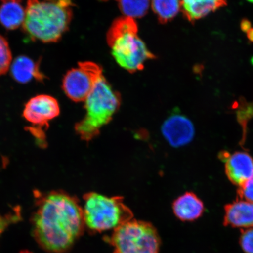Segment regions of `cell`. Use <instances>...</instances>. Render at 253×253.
Listing matches in <instances>:
<instances>
[{
	"mask_svg": "<svg viewBox=\"0 0 253 253\" xmlns=\"http://www.w3.org/2000/svg\"><path fill=\"white\" fill-rule=\"evenodd\" d=\"M33 223L34 236L42 248L65 252L83 232V209L75 197L53 192L41 198Z\"/></svg>",
	"mask_w": 253,
	"mask_h": 253,
	"instance_id": "obj_1",
	"label": "cell"
},
{
	"mask_svg": "<svg viewBox=\"0 0 253 253\" xmlns=\"http://www.w3.org/2000/svg\"><path fill=\"white\" fill-rule=\"evenodd\" d=\"M72 0H27L23 31L32 41L58 42L73 16Z\"/></svg>",
	"mask_w": 253,
	"mask_h": 253,
	"instance_id": "obj_2",
	"label": "cell"
},
{
	"mask_svg": "<svg viewBox=\"0 0 253 253\" xmlns=\"http://www.w3.org/2000/svg\"><path fill=\"white\" fill-rule=\"evenodd\" d=\"M107 43L119 65L131 73L142 70L145 62L154 55L138 35V26L133 18L117 19L107 33Z\"/></svg>",
	"mask_w": 253,
	"mask_h": 253,
	"instance_id": "obj_3",
	"label": "cell"
},
{
	"mask_svg": "<svg viewBox=\"0 0 253 253\" xmlns=\"http://www.w3.org/2000/svg\"><path fill=\"white\" fill-rule=\"evenodd\" d=\"M84 102L86 115L76 124L75 128L82 140L88 142L99 135L101 129L112 121L120 108L121 97L103 75Z\"/></svg>",
	"mask_w": 253,
	"mask_h": 253,
	"instance_id": "obj_4",
	"label": "cell"
},
{
	"mask_svg": "<svg viewBox=\"0 0 253 253\" xmlns=\"http://www.w3.org/2000/svg\"><path fill=\"white\" fill-rule=\"evenodd\" d=\"M85 225L94 233L115 230L133 217L132 211L122 197H109L96 192H88L84 197Z\"/></svg>",
	"mask_w": 253,
	"mask_h": 253,
	"instance_id": "obj_5",
	"label": "cell"
},
{
	"mask_svg": "<svg viewBox=\"0 0 253 253\" xmlns=\"http://www.w3.org/2000/svg\"><path fill=\"white\" fill-rule=\"evenodd\" d=\"M107 241L112 253H159L161 239L153 224L131 220L114 230Z\"/></svg>",
	"mask_w": 253,
	"mask_h": 253,
	"instance_id": "obj_6",
	"label": "cell"
},
{
	"mask_svg": "<svg viewBox=\"0 0 253 253\" xmlns=\"http://www.w3.org/2000/svg\"><path fill=\"white\" fill-rule=\"evenodd\" d=\"M103 75L102 68L95 63H79L77 68L66 73L62 81V89L74 102H84L98 79Z\"/></svg>",
	"mask_w": 253,
	"mask_h": 253,
	"instance_id": "obj_7",
	"label": "cell"
},
{
	"mask_svg": "<svg viewBox=\"0 0 253 253\" xmlns=\"http://www.w3.org/2000/svg\"><path fill=\"white\" fill-rule=\"evenodd\" d=\"M219 157L224 164L227 178L233 185L239 187L253 176V158L247 152L222 151Z\"/></svg>",
	"mask_w": 253,
	"mask_h": 253,
	"instance_id": "obj_8",
	"label": "cell"
},
{
	"mask_svg": "<svg viewBox=\"0 0 253 253\" xmlns=\"http://www.w3.org/2000/svg\"><path fill=\"white\" fill-rule=\"evenodd\" d=\"M60 107L58 101L49 95L35 96L25 104L23 116L28 122L38 127L48 126V122L58 117Z\"/></svg>",
	"mask_w": 253,
	"mask_h": 253,
	"instance_id": "obj_9",
	"label": "cell"
},
{
	"mask_svg": "<svg viewBox=\"0 0 253 253\" xmlns=\"http://www.w3.org/2000/svg\"><path fill=\"white\" fill-rule=\"evenodd\" d=\"M195 132L194 126L191 120L179 114L170 116L162 126L164 137L174 147L189 144L194 138Z\"/></svg>",
	"mask_w": 253,
	"mask_h": 253,
	"instance_id": "obj_10",
	"label": "cell"
},
{
	"mask_svg": "<svg viewBox=\"0 0 253 253\" xmlns=\"http://www.w3.org/2000/svg\"><path fill=\"white\" fill-rule=\"evenodd\" d=\"M223 225L241 229L253 227V204L237 198L226 205Z\"/></svg>",
	"mask_w": 253,
	"mask_h": 253,
	"instance_id": "obj_11",
	"label": "cell"
},
{
	"mask_svg": "<svg viewBox=\"0 0 253 253\" xmlns=\"http://www.w3.org/2000/svg\"><path fill=\"white\" fill-rule=\"evenodd\" d=\"M174 214L182 221H194L204 214L205 211L203 201L193 192H186L177 198L172 204Z\"/></svg>",
	"mask_w": 253,
	"mask_h": 253,
	"instance_id": "obj_12",
	"label": "cell"
},
{
	"mask_svg": "<svg viewBox=\"0 0 253 253\" xmlns=\"http://www.w3.org/2000/svg\"><path fill=\"white\" fill-rule=\"evenodd\" d=\"M9 69L12 78L21 84H26L33 80L42 82L46 78L41 71L39 62L26 56L17 57L12 61Z\"/></svg>",
	"mask_w": 253,
	"mask_h": 253,
	"instance_id": "obj_13",
	"label": "cell"
},
{
	"mask_svg": "<svg viewBox=\"0 0 253 253\" xmlns=\"http://www.w3.org/2000/svg\"><path fill=\"white\" fill-rule=\"evenodd\" d=\"M26 14L23 0H0V24L7 30L23 26Z\"/></svg>",
	"mask_w": 253,
	"mask_h": 253,
	"instance_id": "obj_14",
	"label": "cell"
},
{
	"mask_svg": "<svg viewBox=\"0 0 253 253\" xmlns=\"http://www.w3.org/2000/svg\"><path fill=\"white\" fill-rule=\"evenodd\" d=\"M181 9L185 18L194 23L227 5V0H181Z\"/></svg>",
	"mask_w": 253,
	"mask_h": 253,
	"instance_id": "obj_15",
	"label": "cell"
},
{
	"mask_svg": "<svg viewBox=\"0 0 253 253\" xmlns=\"http://www.w3.org/2000/svg\"><path fill=\"white\" fill-rule=\"evenodd\" d=\"M151 4L155 14L162 23L172 20L181 9V0H151Z\"/></svg>",
	"mask_w": 253,
	"mask_h": 253,
	"instance_id": "obj_16",
	"label": "cell"
},
{
	"mask_svg": "<svg viewBox=\"0 0 253 253\" xmlns=\"http://www.w3.org/2000/svg\"><path fill=\"white\" fill-rule=\"evenodd\" d=\"M125 17L135 19L143 17L149 8L150 0H118Z\"/></svg>",
	"mask_w": 253,
	"mask_h": 253,
	"instance_id": "obj_17",
	"label": "cell"
},
{
	"mask_svg": "<svg viewBox=\"0 0 253 253\" xmlns=\"http://www.w3.org/2000/svg\"><path fill=\"white\" fill-rule=\"evenodd\" d=\"M12 63V53L7 40L0 35V76L7 73Z\"/></svg>",
	"mask_w": 253,
	"mask_h": 253,
	"instance_id": "obj_18",
	"label": "cell"
},
{
	"mask_svg": "<svg viewBox=\"0 0 253 253\" xmlns=\"http://www.w3.org/2000/svg\"><path fill=\"white\" fill-rule=\"evenodd\" d=\"M239 238L240 246L245 253H253V227L241 229Z\"/></svg>",
	"mask_w": 253,
	"mask_h": 253,
	"instance_id": "obj_19",
	"label": "cell"
},
{
	"mask_svg": "<svg viewBox=\"0 0 253 253\" xmlns=\"http://www.w3.org/2000/svg\"><path fill=\"white\" fill-rule=\"evenodd\" d=\"M237 194L239 199L253 204V176L239 186Z\"/></svg>",
	"mask_w": 253,
	"mask_h": 253,
	"instance_id": "obj_20",
	"label": "cell"
},
{
	"mask_svg": "<svg viewBox=\"0 0 253 253\" xmlns=\"http://www.w3.org/2000/svg\"><path fill=\"white\" fill-rule=\"evenodd\" d=\"M15 219H11V216L9 217H3L0 216V235L4 231L5 227L8 225V224L11 220Z\"/></svg>",
	"mask_w": 253,
	"mask_h": 253,
	"instance_id": "obj_21",
	"label": "cell"
},
{
	"mask_svg": "<svg viewBox=\"0 0 253 253\" xmlns=\"http://www.w3.org/2000/svg\"><path fill=\"white\" fill-rule=\"evenodd\" d=\"M249 39L253 42V29L252 28L246 31Z\"/></svg>",
	"mask_w": 253,
	"mask_h": 253,
	"instance_id": "obj_22",
	"label": "cell"
},
{
	"mask_svg": "<svg viewBox=\"0 0 253 253\" xmlns=\"http://www.w3.org/2000/svg\"><path fill=\"white\" fill-rule=\"evenodd\" d=\"M20 253H32L31 252L28 251H23L21 252Z\"/></svg>",
	"mask_w": 253,
	"mask_h": 253,
	"instance_id": "obj_23",
	"label": "cell"
},
{
	"mask_svg": "<svg viewBox=\"0 0 253 253\" xmlns=\"http://www.w3.org/2000/svg\"><path fill=\"white\" fill-rule=\"evenodd\" d=\"M247 1H248L250 2L253 3V0H247Z\"/></svg>",
	"mask_w": 253,
	"mask_h": 253,
	"instance_id": "obj_24",
	"label": "cell"
}]
</instances>
